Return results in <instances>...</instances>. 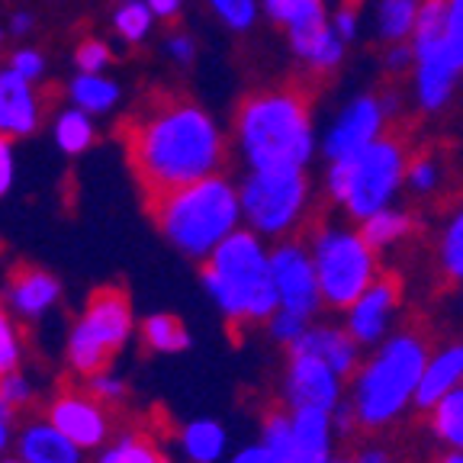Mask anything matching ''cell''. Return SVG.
Wrapping results in <instances>:
<instances>
[{
	"label": "cell",
	"mask_w": 463,
	"mask_h": 463,
	"mask_svg": "<svg viewBox=\"0 0 463 463\" xmlns=\"http://www.w3.org/2000/svg\"><path fill=\"white\" fill-rule=\"evenodd\" d=\"M428 412H431L428 425H431L434 438L450 448H463V380L450 392H444Z\"/></svg>",
	"instance_id": "cb8c5ba5"
},
{
	"label": "cell",
	"mask_w": 463,
	"mask_h": 463,
	"mask_svg": "<svg viewBox=\"0 0 463 463\" xmlns=\"http://www.w3.org/2000/svg\"><path fill=\"white\" fill-rule=\"evenodd\" d=\"M232 463H283L280 457L274 454V450L268 448V444H260V448H248V450H241L239 457Z\"/></svg>",
	"instance_id": "b9f144b4"
},
{
	"label": "cell",
	"mask_w": 463,
	"mask_h": 463,
	"mask_svg": "<svg viewBox=\"0 0 463 463\" xmlns=\"http://www.w3.org/2000/svg\"><path fill=\"white\" fill-rule=\"evenodd\" d=\"M213 7L232 29H248L254 20V0H213Z\"/></svg>",
	"instance_id": "74e56055"
},
{
	"label": "cell",
	"mask_w": 463,
	"mask_h": 463,
	"mask_svg": "<svg viewBox=\"0 0 463 463\" xmlns=\"http://www.w3.org/2000/svg\"><path fill=\"white\" fill-rule=\"evenodd\" d=\"M181 444L190 463H216V457L222 454L225 434L216 421H194L181 431Z\"/></svg>",
	"instance_id": "4316f807"
},
{
	"label": "cell",
	"mask_w": 463,
	"mask_h": 463,
	"mask_svg": "<svg viewBox=\"0 0 463 463\" xmlns=\"http://www.w3.org/2000/svg\"><path fill=\"white\" fill-rule=\"evenodd\" d=\"M10 431H14V419H7V415H0V450H7Z\"/></svg>",
	"instance_id": "7dc6e473"
},
{
	"label": "cell",
	"mask_w": 463,
	"mask_h": 463,
	"mask_svg": "<svg viewBox=\"0 0 463 463\" xmlns=\"http://www.w3.org/2000/svg\"><path fill=\"white\" fill-rule=\"evenodd\" d=\"M419 45V94L428 109H438L450 94L457 68H463V43L450 36Z\"/></svg>",
	"instance_id": "7c38bea8"
},
{
	"label": "cell",
	"mask_w": 463,
	"mask_h": 463,
	"mask_svg": "<svg viewBox=\"0 0 463 463\" xmlns=\"http://www.w3.org/2000/svg\"><path fill=\"white\" fill-rule=\"evenodd\" d=\"M14 71H20L23 78H29V80H36L39 74H43V55L33 49L14 52Z\"/></svg>",
	"instance_id": "ab89813d"
},
{
	"label": "cell",
	"mask_w": 463,
	"mask_h": 463,
	"mask_svg": "<svg viewBox=\"0 0 463 463\" xmlns=\"http://www.w3.org/2000/svg\"><path fill=\"white\" fill-rule=\"evenodd\" d=\"M84 386L107 405H116V402H123V399H126V383H123V380H116L109 370H100V373L84 376Z\"/></svg>",
	"instance_id": "d590c367"
},
{
	"label": "cell",
	"mask_w": 463,
	"mask_h": 463,
	"mask_svg": "<svg viewBox=\"0 0 463 463\" xmlns=\"http://www.w3.org/2000/svg\"><path fill=\"white\" fill-rule=\"evenodd\" d=\"M428 463H463V448H450V450H434L428 457Z\"/></svg>",
	"instance_id": "bcb514c9"
},
{
	"label": "cell",
	"mask_w": 463,
	"mask_h": 463,
	"mask_svg": "<svg viewBox=\"0 0 463 463\" xmlns=\"http://www.w3.org/2000/svg\"><path fill=\"white\" fill-rule=\"evenodd\" d=\"M29 26H33V16H26V14H16L14 16V33H20V36H23Z\"/></svg>",
	"instance_id": "681fc988"
},
{
	"label": "cell",
	"mask_w": 463,
	"mask_h": 463,
	"mask_svg": "<svg viewBox=\"0 0 463 463\" xmlns=\"http://www.w3.org/2000/svg\"><path fill=\"white\" fill-rule=\"evenodd\" d=\"M58 280L36 264H16L7 274V303L20 318H39L58 303Z\"/></svg>",
	"instance_id": "ac0fdd59"
},
{
	"label": "cell",
	"mask_w": 463,
	"mask_h": 463,
	"mask_svg": "<svg viewBox=\"0 0 463 463\" xmlns=\"http://www.w3.org/2000/svg\"><path fill=\"white\" fill-rule=\"evenodd\" d=\"M289 39H293L297 55L306 58L309 71L322 74V78L341 61V43L332 36V29L326 26L322 0H312L309 7L289 23Z\"/></svg>",
	"instance_id": "5bb4252c"
},
{
	"label": "cell",
	"mask_w": 463,
	"mask_h": 463,
	"mask_svg": "<svg viewBox=\"0 0 463 463\" xmlns=\"http://www.w3.org/2000/svg\"><path fill=\"white\" fill-rule=\"evenodd\" d=\"M200 277L219 309L225 312V328L232 338H241L245 326L270 322L280 309L270 258L251 232H232L203 258Z\"/></svg>",
	"instance_id": "277c9868"
},
{
	"label": "cell",
	"mask_w": 463,
	"mask_h": 463,
	"mask_svg": "<svg viewBox=\"0 0 463 463\" xmlns=\"http://www.w3.org/2000/svg\"><path fill=\"white\" fill-rule=\"evenodd\" d=\"M402 289H405V277L399 270H383V274L376 277L373 287L351 309V322H347V332L354 335L357 345H367V341H376L383 335L390 312L402 303Z\"/></svg>",
	"instance_id": "4fadbf2b"
},
{
	"label": "cell",
	"mask_w": 463,
	"mask_h": 463,
	"mask_svg": "<svg viewBox=\"0 0 463 463\" xmlns=\"http://www.w3.org/2000/svg\"><path fill=\"white\" fill-rule=\"evenodd\" d=\"M126 161L145 203L222 174L225 145L216 123L194 100L158 90L119 123Z\"/></svg>",
	"instance_id": "6da1fadb"
},
{
	"label": "cell",
	"mask_w": 463,
	"mask_h": 463,
	"mask_svg": "<svg viewBox=\"0 0 463 463\" xmlns=\"http://www.w3.org/2000/svg\"><path fill=\"white\" fill-rule=\"evenodd\" d=\"M303 167H254L248 184L241 187V213L260 232H283L297 222L306 203Z\"/></svg>",
	"instance_id": "9c48e42d"
},
{
	"label": "cell",
	"mask_w": 463,
	"mask_h": 463,
	"mask_svg": "<svg viewBox=\"0 0 463 463\" xmlns=\"http://www.w3.org/2000/svg\"><path fill=\"white\" fill-rule=\"evenodd\" d=\"M45 419L68 434L80 450L100 448L109 438V405L100 402L87 386L58 392L45 409Z\"/></svg>",
	"instance_id": "30bf717a"
},
{
	"label": "cell",
	"mask_w": 463,
	"mask_h": 463,
	"mask_svg": "<svg viewBox=\"0 0 463 463\" xmlns=\"http://www.w3.org/2000/svg\"><path fill=\"white\" fill-rule=\"evenodd\" d=\"M100 463H167V460L161 457L152 434L129 431L100 457Z\"/></svg>",
	"instance_id": "f1b7e54d"
},
{
	"label": "cell",
	"mask_w": 463,
	"mask_h": 463,
	"mask_svg": "<svg viewBox=\"0 0 463 463\" xmlns=\"http://www.w3.org/2000/svg\"><path fill=\"white\" fill-rule=\"evenodd\" d=\"M20 357H23V345H20V332H16V322L4 303H0V376L10 373V370H20Z\"/></svg>",
	"instance_id": "836d02e7"
},
{
	"label": "cell",
	"mask_w": 463,
	"mask_h": 463,
	"mask_svg": "<svg viewBox=\"0 0 463 463\" xmlns=\"http://www.w3.org/2000/svg\"><path fill=\"white\" fill-rule=\"evenodd\" d=\"M20 460L26 463H80V448L52 421H36L20 434Z\"/></svg>",
	"instance_id": "44dd1931"
},
{
	"label": "cell",
	"mask_w": 463,
	"mask_h": 463,
	"mask_svg": "<svg viewBox=\"0 0 463 463\" xmlns=\"http://www.w3.org/2000/svg\"><path fill=\"white\" fill-rule=\"evenodd\" d=\"M412 132L415 119H396L383 132V138H373L354 158L335 161L332 174H328V187H332L335 200H341L361 219L383 210V203L392 196L409 167L405 161L412 158Z\"/></svg>",
	"instance_id": "8992f818"
},
{
	"label": "cell",
	"mask_w": 463,
	"mask_h": 463,
	"mask_svg": "<svg viewBox=\"0 0 463 463\" xmlns=\"http://www.w3.org/2000/svg\"><path fill=\"white\" fill-rule=\"evenodd\" d=\"M74 61H78L80 71L100 74L103 68L109 65V49H107V43H100V39H84V43L78 45V52H74Z\"/></svg>",
	"instance_id": "8d00e7d4"
},
{
	"label": "cell",
	"mask_w": 463,
	"mask_h": 463,
	"mask_svg": "<svg viewBox=\"0 0 463 463\" xmlns=\"http://www.w3.org/2000/svg\"><path fill=\"white\" fill-rule=\"evenodd\" d=\"M145 210L171 245H177L190 258H206L225 235L235 232L241 196L222 174H210L203 181L145 203Z\"/></svg>",
	"instance_id": "5b68a950"
},
{
	"label": "cell",
	"mask_w": 463,
	"mask_h": 463,
	"mask_svg": "<svg viewBox=\"0 0 463 463\" xmlns=\"http://www.w3.org/2000/svg\"><path fill=\"white\" fill-rule=\"evenodd\" d=\"M289 357V376L287 390L293 409L316 405V409H332L338 399V380L326 357L318 354H287Z\"/></svg>",
	"instance_id": "9a60e30c"
},
{
	"label": "cell",
	"mask_w": 463,
	"mask_h": 463,
	"mask_svg": "<svg viewBox=\"0 0 463 463\" xmlns=\"http://www.w3.org/2000/svg\"><path fill=\"white\" fill-rule=\"evenodd\" d=\"M142 345L145 351H155V354H177L190 347V335L177 316L158 312L142 322Z\"/></svg>",
	"instance_id": "d4e9b609"
},
{
	"label": "cell",
	"mask_w": 463,
	"mask_h": 463,
	"mask_svg": "<svg viewBox=\"0 0 463 463\" xmlns=\"http://www.w3.org/2000/svg\"><path fill=\"white\" fill-rule=\"evenodd\" d=\"M463 380V345L448 347L441 354H434V361L428 364L425 376H421L419 390H415V402L421 412H428L444 392H450Z\"/></svg>",
	"instance_id": "7402d4cb"
},
{
	"label": "cell",
	"mask_w": 463,
	"mask_h": 463,
	"mask_svg": "<svg viewBox=\"0 0 463 463\" xmlns=\"http://www.w3.org/2000/svg\"><path fill=\"white\" fill-rule=\"evenodd\" d=\"M167 49H171V55L177 58V61H190V58H194V43H190L187 36H174L171 43H167Z\"/></svg>",
	"instance_id": "ee69618b"
},
{
	"label": "cell",
	"mask_w": 463,
	"mask_h": 463,
	"mask_svg": "<svg viewBox=\"0 0 463 463\" xmlns=\"http://www.w3.org/2000/svg\"><path fill=\"white\" fill-rule=\"evenodd\" d=\"M132 332V306L129 293L119 287H100L90 293L84 316L71 328L68 338V364L71 373L90 376L109 370L113 357L123 351Z\"/></svg>",
	"instance_id": "52a82bcc"
},
{
	"label": "cell",
	"mask_w": 463,
	"mask_h": 463,
	"mask_svg": "<svg viewBox=\"0 0 463 463\" xmlns=\"http://www.w3.org/2000/svg\"><path fill=\"white\" fill-rule=\"evenodd\" d=\"M0 36H4V33H0Z\"/></svg>",
	"instance_id": "f907efd6"
},
{
	"label": "cell",
	"mask_w": 463,
	"mask_h": 463,
	"mask_svg": "<svg viewBox=\"0 0 463 463\" xmlns=\"http://www.w3.org/2000/svg\"><path fill=\"white\" fill-rule=\"evenodd\" d=\"M438 338H441V328L434 326L428 312H405L392 341L370 361V367L357 380L354 409H347L341 419V428L351 438L383 431L402 412L409 396L419 390L428 364L434 361Z\"/></svg>",
	"instance_id": "7a4b0ae2"
},
{
	"label": "cell",
	"mask_w": 463,
	"mask_h": 463,
	"mask_svg": "<svg viewBox=\"0 0 463 463\" xmlns=\"http://www.w3.org/2000/svg\"><path fill=\"white\" fill-rule=\"evenodd\" d=\"M316 274L328 309L351 312L383 270L376 260V248L364 241L361 232L357 235L322 232L316 235Z\"/></svg>",
	"instance_id": "ba28073f"
},
{
	"label": "cell",
	"mask_w": 463,
	"mask_h": 463,
	"mask_svg": "<svg viewBox=\"0 0 463 463\" xmlns=\"http://www.w3.org/2000/svg\"><path fill=\"white\" fill-rule=\"evenodd\" d=\"M380 123H383V113H380V103H376L373 97L354 100L345 109L338 126L332 129V136H328L326 155L332 161L354 158L357 152H364V148L373 142V136L380 132Z\"/></svg>",
	"instance_id": "2e32d148"
},
{
	"label": "cell",
	"mask_w": 463,
	"mask_h": 463,
	"mask_svg": "<svg viewBox=\"0 0 463 463\" xmlns=\"http://www.w3.org/2000/svg\"><path fill=\"white\" fill-rule=\"evenodd\" d=\"M0 399L7 405H14L16 412H23L29 402H33V386L20 370H10V373L0 376Z\"/></svg>",
	"instance_id": "e575fe53"
},
{
	"label": "cell",
	"mask_w": 463,
	"mask_h": 463,
	"mask_svg": "<svg viewBox=\"0 0 463 463\" xmlns=\"http://www.w3.org/2000/svg\"><path fill=\"white\" fill-rule=\"evenodd\" d=\"M412 229H415L412 216H402V213H386V210H380V213H373V216L364 219L361 235H364V241H367L370 248H376V251H380L383 245H390V241L402 239V235H409Z\"/></svg>",
	"instance_id": "f546056e"
},
{
	"label": "cell",
	"mask_w": 463,
	"mask_h": 463,
	"mask_svg": "<svg viewBox=\"0 0 463 463\" xmlns=\"http://www.w3.org/2000/svg\"><path fill=\"white\" fill-rule=\"evenodd\" d=\"M289 463H328V409H293V457Z\"/></svg>",
	"instance_id": "ffe728a7"
},
{
	"label": "cell",
	"mask_w": 463,
	"mask_h": 463,
	"mask_svg": "<svg viewBox=\"0 0 463 463\" xmlns=\"http://www.w3.org/2000/svg\"><path fill=\"white\" fill-rule=\"evenodd\" d=\"M148 26H152V10H148V4L126 0L123 7H119V14H116V33L123 39H129V43H138V39L148 33Z\"/></svg>",
	"instance_id": "d6a6232c"
},
{
	"label": "cell",
	"mask_w": 463,
	"mask_h": 463,
	"mask_svg": "<svg viewBox=\"0 0 463 463\" xmlns=\"http://www.w3.org/2000/svg\"><path fill=\"white\" fill-rule=\"evenodd\" d=\"M332 463H354V441H347L345 448H341V454L335 457Z\"/></svg>",
	"instance_id": "c3c4849f"
},
{
	"label": "cell",
	"mask_w": 463,
	"mask_h": 463,
	"mask_svg": "<svg viewBox=\"0 0 463 463\" xmlns=\"http://www.w3.org/2000/svg\"><path fill=\"white\" fill-rule=\"evenodd\" d=\"M43 119V100L20 71H0V132L29 136Z\"/></svg>",
	"instance_id": "e0dca14e"
},
{
	"label": "cell",
	"mask_w": 463,
	"mask_h": 463,
	"mask_svg": "<svg viewBox=\"0 0 463 463\" xmlns=\"http://www.w3.org/2000/svg\"><path fill=\"white\" fill-rule=\"evenodd\" d=\"M270 270H274L283 309L309 318L316 312L318 299H322V289H318L316 260H309V254L303 251V241L293 239L287 245H277L274 254H270Z\"/></svg>",
	"instance_id": "8fae6325"
},
{
	"label": "cell",
	"mask_w": 463,
	"mask_h": 463,
	"mask_svg": "<svg viewBox=\"0 0 463 463\" xmlns=\"http://www.w3.org/2000/svg\"><path fill=\"white\" fill-rule=\"evenodd\" d=\"M448 36L463 43V0H454L450 4V23H448Z\"/></svg>",
	"instance_id": "7bdbcfd3"
},
{
	"label": "cell",
	"mask_w": 463,
	"mask_h": 463,
	"mask_svg": "<svg viewBox=\"0 0 463 463\" xmlns=\"http://www.w3.org/2000/svg\"><path fill=\"white\" fill-rule=\"evenodd\" d=\"M415 20H419V14H415L412 0H383V7H380V33L390 43H399V39L409 36Z\"/></svg>",
	"instance_id": "1f68e13d"
},
{
	"label": "cell",
	"mask_w": 463,
	"mask_h": 463,
	"mask_svg": "<svg viewBox=\"0 0 463 463\" xmlns=\"http://www.w3.org/2000/svg\"><path fill=\"white\" fill-rule=\"evenodd\" d=\"M116 97H119L116 84L100 78V74L84 71L80 78H74V84H71V100L78 103L80 109H87V113H107L116 103Z\"/></svg>",
	"instance_id": "83f0119b"
},
{
	"label": "cell",
	"mask_w": 463,
	"mask_h": 463,
	"mask_svg": "<svg viewBox=\"0 0 463 463\" xmlns=\"http://www.w3.org/2000/svg\"><path fill=\"white\" fill-rule=\"evenodd\" d=\"M55 142L68 155H80L87 145L94 142V126L87 119V109H65L55 123Z\"/></svg>",
	"instance_id": "4dcf8cb0"
},
{
	"label": "cell",
	"mask_w": 463,
	"mask_h": 463,
	"mask_svg": "<svg viewBox=\"0 0 463 463\" xmlns=\"http://www.w3.org/2000/svg\"><path fill=\"white\" fill-rule=\"evenodd\" d=\"M260 431H264V444L280 457L283 463H289L293 457V412L287 409L283 399H270L260 412Z\"/></svg>",
	"instance_id": "484cf974"
},
{
	"label": "cell",
	"mask_w": 463,
	"mask_h": 463,
	"mask_svg": "<svg viewBox=\"0 0 463 463\" xmlns=\"http://www.w3.org/2000/svg\"><path fill=\"white\" fill-rule=\"evenodd\" d=\"M460 283H463V213L454 219V225H450L441 241V270L434 277L431 297L434 299L450 297Z\"/></svg>",
	"instance_id": "603a6c76"
},
{
	"label": "cell",
	"mask_w": 463,
	"mask_h": 463,
	"mask_svg": "<svg viewBox=\"0 0 463 463\" xmlns=\"http://www.w3.org/2000/svg\"><path fill=\"white\" fill-rule=\"evenodd\" d=\"M322 74L309 71L287 84L260 87L239 100L235 132L254 167H303L312 152L309 113Z\"/></svg>",
	"instance_id": "3957f363"
},
{
	"label": "cell",
	"mask_w": 463,
	"mask_h": 463,
	"mask_svg": "<svg viewBox=\"0 0 463 463\" xmlns=\"http://www.w3.org/2000/svg\"><path fill=\"white\" fill-rule=\"evenodd\" d=\"M287 354H318L332 364L345 383H354L357 367V338L347 328H309L287 345Z\"/></svg>",
	"instance_id": "d6986e66"
},
{
	"label": "cell",
	"mask_w": 463,
	"mask_h": 463,
	"mask_svg": "<svg viewBox=\"0 0 463 463\" xmlns=\"http://www.w3.org/2000/svg\"><path fill=\"white\" fill-rule=\"evenodd\" d=\"M405 174H409V181L415 184L419 190H431L434 187V161H431V155L428 152H419V155H412L409 158V167H405Z\"/></svg>",
	"instance_id": "f35d334b"
},
{
	"label": "cell",
	"mask_w": 463,
	"mask_h": 463,
	"mask_svg": "<svg viewBox=\"0 0 463 463\" xmlns=\"http://www.w3.org/2000/svg\"><path fill=\"white\" fill-rule=\"evenodd\" d=\"M10 184H14V155H10L7 136L0 132V196L7 194Z\"/></svg>",
	"instance_id": "60d3db41"
},
{
	"label": "cell",
	"mask_w": 463,
	"mask_h": 463,
	"mask_svg": "<svg viewBox=\"0 0 463 463\" xmlns=\"http://www.w3.org/2000/svg\"><path fill=\"white\" fill-rule=\"evenodd\" d=\"M148 7H152V14L165 16V20H171L177 10H181V0H145Z\"/></svg>",
	"instance_id": "f6af8a7d"
}]
</instances>
